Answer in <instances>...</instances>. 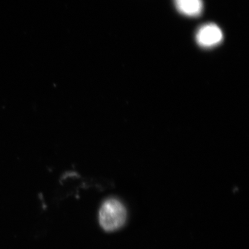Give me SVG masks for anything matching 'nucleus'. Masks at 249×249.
<instances>
[{
	"instance_id": "nucleus-1",
	"label": "nucleus",
	"mask_w": 249,
	"mask_h": 249,
	"mask_svg": "<svg viewBox=\"0 0 249 249\" xmlns=\"http://www.w3.org/2000/svg\"><path fill=\"white\" fill-rule=\"evenodd\" d=\"M127 219V211L118 199H107L99 211V222L106 231H114L124 225Z\"/></svg>"
},
{
	"instance_id": "nucleus-2",
	"label": "nucleus",
	"mask_w": 249,
	"mask_h": 249,
	"mask_svg": "<svg viewBox=\"0 0 249 249\" xmlns=\"http://www.w3.org/2000/svg\"><path fill=\"white\" fill-rule=\"evenodd\" d=\"M196 40L201 47L205 48L214 47L222 42V31L213 23L204 24L196 33Z\"/></svg>"
},
{
	"instance_id": "nucleus-3",
	"label": "nucleus",
	"mask_w": 249,
	"mask_h": 249,
	"mask_svg": "<svg viewBox=\"0 0 249 249\" xmlns=\"http://www.w3.org/2000/svg\"><path fill=\"white\" fill-rule=\"evenodd\" d=\"M177 9L188 17H198L203 11L202 0H174Z\"/></svg>"
}]
</instances>
